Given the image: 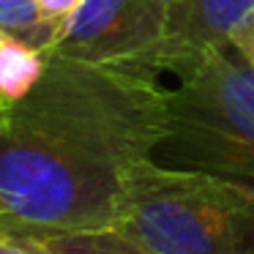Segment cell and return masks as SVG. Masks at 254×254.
Returning a JSON list of instances; mask_svg holds the SVG:
<instances>
[{
  "label": "cell",
  "instance_id": "obj_1",
  "mask_svg": "<svg viewBox=\"0 0 254 254\" xmlns=\"http://www.w3.org/2000/svg\"><path fill=\"white\" fill-rule=\"evenodd\" d=\"M161 77L52 55L36 88L0 110V232L115 227L131 172L164 137Z\"/></svg>",
  "mask_w": 254,
  "mask_h": 254
},
{
  "label": "cell",
  "instance_id": "obj_2",
  "mask_svg": "<svg viewBox=\"0 0 254 254\" xmlns=\"http://www.w3.org/2000/svg\"><path fill=\"white\" fill-rule=\"evenodd\" d=\"M153 161L254 189V68L235 41L172 66Z\"/></svg>",
  "mask_w": 254,
  "mask_h": 254
},
{
  "label": "cell",
  "instance_id": "obj_3",
  "mask_svg": "<svg viewBox=\"0 0 254 254\" xmlns=\"http://www.w3.org/2000/svg\"><path fill=\"white\" fill-rule=\"evenodd\" d=\"M115 227L150 254H254V189L148 159L128 178Z\"/></svg>",
  "mask_w": 254,
  "mask_h": 254
},
{
  "label": "cell",
  "instance_id": "obj_4",
  "mask_svg": "<svg viewBox=\"0 0 254 254\" xmlns=\"http://www.w3.org/2000/svg\"><path fill=\"white\" fill-rule=\"evenodd\" d=\"M167 0H85L52 55L161 77Z\"/></svg>",
  "mask_w": 254,
  "mask_h": 254
},
{
  "label": "cell",
  "instance_id": "obj_5",
  "mask_svg": "<svg viewBox=\"0 0 254 254\" xmlns=\"http://www.w3.org/2000/svg\"><path fill=\"white\" fill-rule=\"evenodd\" d=\"M249 22H254V0H167L161 77L186 58L232 41Z\"/></svg>",
  "mask_w": 254,
  "mask_h": 254
},
{
  "label": "cell",
  "instance_id": "obj_6",
  "mask_svg": "<svg viewBox=\"0 0 254 254\" xmlns=\"http://www.w3.org/2000/svg\"><path fill=\"white\" fill-rule=\"evenodd\" d=\"M50 52L11 33H0V99L6 104L25 99L47 68Z\"/></svg>",
  "mask_w": 254,
  "mask_h": 254
},
{
  "label": "cell",
  "instance_id": "obj_7",
  "mask_svg": "<svg viewBox=\"0 0 254 254\" xmlns=\"http://www.w3.org/2000/svg\"><path fill=\"white\" fill-rule=\"evenodd\" d=\"M50 254H150L139 246L134 238L121 232L118 227L104 230H85V232H66V235L39 238Z\"/></svg>",
  "mask_w": 254,
  "mask_h": 254
},
{
  "label": "cell",
  "instance_id": "obj_8",
  "mask_svg": "<svg viewBox=\"0 0 254 254\" xmlns=\"http://www.w3.org/2000/svg\"><path fill=\"white\" fill-rule=\"evenodd\" d=\"M0 33L19 36L47 52L55 44V36L39 14V0H0Z\"/></svg>",
  "mask_w": 254,
  "mask_h": 254
},
{
  "label": "cell",
  "instance_id": "obj_9",
  "mask_svg": "<svg viewBox=\"0 0 254 254\" xmlns=\"http://www.w3.org/2000/svg\"><path fill=\"white\" fill-rule=\"evenodd\" d=\"M82 3L85 0H39V14H41V19H44V25L52 30L55 41H58V36H61V30L68 25V19L79 11Z\"/></svg>",
  "mask_w": 254,
  "mask_h": 254
},
{
  "label": "cell",
  "instance_id": "obj_10",
  "mask_svg": "<svg viewBox=\"0 0 254 254\" xmlns=\"http://www.w3.org/2000/svg\"><path fill=\"white\" fill-rule=\"evenodd\" d=\"M0 254H50L39 238L0 232Z\"/></svg>",
  "mask_w": 254,
  "mask_h": 254
},
{
  "label": "cell",
  "instance_id": "obj_11",
  "mask_svg": "<svg viewBox=\"0 0 254 254\" xmlns=\"http://www.w3.org/2000/svg\"><path fill=\"white\" fill-rule=\"evenodd\" d=\"M232 41L238 44V50L243 52V58H246V61L252 63V68H254V22H249L241 33L232 36Z\"/></svg>",
  "mask_w": 254,
  "mask_h": 254
},
{
  "label": "cell",
  "instance_id": "obj_12",
  "mask_svg": "<svg viewBox=\"0 0 254 254\" xmlns=\"http://www.w3.org/2000/svg\"><path fill=\"white\" fill-rule=\"evenodd\" d=\"M3 107H6V101H3V99H0V110H3Z\"/></svg>",
  "mask_w": 254,
  "mask_h": 254
}]
</instances>
